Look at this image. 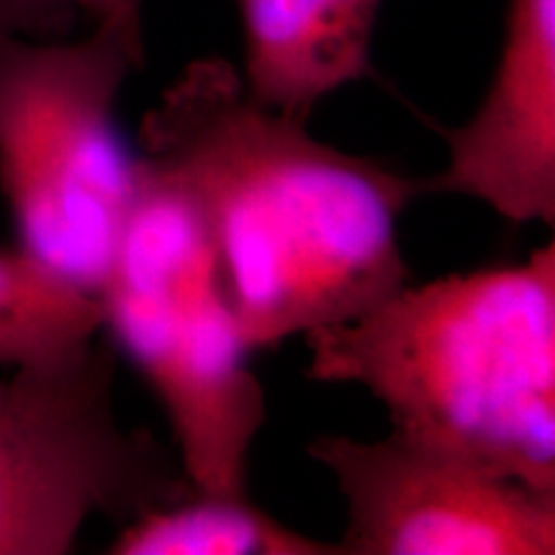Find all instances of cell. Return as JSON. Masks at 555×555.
I'll list each match as a JSON object with an SVG mask.
<instances>
[{
	"label": "cell",
	"mask_w": 555,
	"mask_h": 555,
	"mask_svg": "<svg viewBox=\"0 0 555 555\" xmlns=\"http://www.w3.org/2000/svg\"><path fill=\"white\" fill-rule=\"evenodd\" d=\"M78 13L65 0H0V41L11 37H67Z\"/></svg>",
	"instance_id": "11"
},
{
	"label": "cell",
	"mask_w": 555,
	"mask_h": 555,
	"mask_svg": "<svg viewBox=\"0 0 555 555\" xmlns=\"http://www.w3.org/2000/svg\"><path fill=\"white\" fill-rule=\"evenodd\" d=\"M448 159L427 196L474 198L509 224H555V0H506L483 99L442 129Z\"/></svg>",
	"instance_id": "7"
},
{
	"label": "cell",
	"mask_w": 555,
	"mask_h": 555,
	"mask_svg": "<svg viewBox=\"0 0 555 555\" xmlns=\"http://www.w3.org/2000/svg\"><path fill=\"white\" fill-rule=\"evenodd\" d=\"M111 555H343L339 543L311 538L268 515L247 494L189 489L121 525Z\"/></svg>",
	"instance_id": "9"
},
{
	"label": "cell",
	"mask_w": 555,
	"mask_h": 555,
	"mask_svg": "<svg viewBox=\"0 0 555 555\" xmlns=\"http://www.w3.org/2000/svg\"><path fill=\"white\" fill-rule=\"evenodd\" d=\"M90 26L121 34L124 39L144 47V0H65Z\"/></svg>",
	"instance_id": "12"
},
{
	"label": "cell",
	"mask_w": 555,
	"mask_h": 555,
	"mask_svg": "<svg viewBox=\"0 0 555 555\" xmlns=\"http://www.w3.org/2000/svg\"><path fill=\"white\" fill-rule=\"evenodd\" d=\"M189 489L170 448L124 425L103 335L0 367V555L73 553L93 519L121 527Z\"/></svg>",
	"instance_id": "5"
},
{
	"label": "cell",
	"mask_w": 555,
	"mask_h": 555,
	"mask_svg": "<svg viewBox=\"0 0 555 555\" xmlns=\"http://www.w3.org/2000/svg\"><path fill=\"white\" fill-rule=\"evenodd\" d=\"M345 504L343 555H553L555 491L388 433L307 446Z\"/></svg>",
	"instance_id": "6"
},
{
	"label": "cell",
	"mask_w": 555,
	"mask_h": 555,
	"mask_svg": "<svg viewBox=\"0 0 555 555\" xmlns=\"http://www.w3.org/2000/svg\"><path fill=\"white\" fill-rule=\"evenodd\" d=\"M95 298L103 332L163 406L191 489L247 494L249 455L268 416L266 388L247 363L198 208L144 155L127 227Z\"/></svg>",
	"instance_id": "3"
},
{
	"label": "cell",
	"mask_w": 555,
	"mask_h": 555,
	"mask_svg": "<svg viewBox=\"0 0 555 555\" xmlns=\"http://www.w3.org/2000/svg\"><path fill=\"white\" fill-rule=\"evenodd\" d=\"M139 155L198 208L249 352L345 322L412 278L401 219L425 178L324 144L224 57L180 69L144 114Z\"/></svg>",
	"instance_id": "1"
},
{
	"label": "cell",
	"mask_w": 555,
	"mask_h": 555,
	"mask_svg": "<svg viewBox=\"0 0 555 555\" xmlns=\"http://www.w3.org/2000/svg\"><path fill=\"white\" fill-rule=\"evenodd\" d=\"M242 78L266 106L309 121L330 95L365 78L384 0H234Z\"/></svg>",
	"instance_id": "8"
},
{
	"label": "cell",
	"mask_w": 555,
	"mask_h": 555,
	"mask_svg": "<svg viewBox=\"0 0 555 555\" xmlns=\"http://www.w3.org/2000/svg\"><path fill=\"white\" fill-rule=\"evenodd\" d=\"M309 378L358 386L391 433L555 491V242L409 281L301 337Z\"/></svg>",
	"instance_id": "2"
},
{
	"label": "cell",
	"mask_w": 555,
	"mask_h": 555,
	"mask_svg": "<svg viewBox=\"0 0 555 555\" xmlns=\"http://www.w3.org/2000/svg\"><path fill=\"white\" fill-rule=\"evenodd\" d=\"M101 335L99 298L18 247L0 249V367L44 363Z\"/></svg>",
	"instance_id": "10"
},
{
	"label": "cell",
	"mask_w": 555,
	"mask_h": 555,
	"mask_svg": "<svg viewBox=\"0 0 555 555\" xmlns=\"http://www.w3.org/2000/svg\"><path fill=\"white\" fill-rule=\"evenodd\" d=\"M144 47L90 26L80 39L0 41V191L16 247L99 294L137 193L139 152L119 129Z\"/></svg>",
	"instance_id": "4"
}]
</instances>
